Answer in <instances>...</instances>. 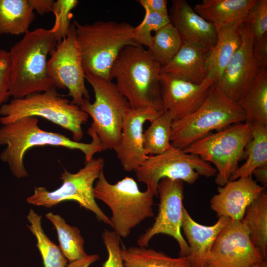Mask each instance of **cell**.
I'll return each instance as SVG.
<instances>
[{
	"instance_id": "f1b7e54d",
	"label": "cell",
	"mask_w": 267,
	"mask_h": 267,
	"mask_svg": "<svg viewBox=\"0 0 267 267\" xmlns=\"http://www.w3.org/2000/svg\"><path fill=\"white\" fill-rule=\"evenodd\" d=\"M45 217L54 226L59 240V247L69 262L88 255L84 250V239L77 227L68 224L60 215L51 212L46 214Z\"/></svg>"
},
{
	"instance_id": "83f0119b",
	"label": "cell",
	"mask_w": 267,
	"mask_h": 267,
	"mask_svg": "<svg viewBox=\"0 0 267 267\" xmlns=\"http://www.w3.org/2000/svg\"><path fill=\"white\" fill-rule=\"evenodd\" d=\"M242 221L250 231L253 245L266 260L267 256V194L264 191L247 208Z\"/></svg>"
},
{
	"instance_id": "f546056e",
	"label": "cell",
	"mask_w": 267,
	"mask_h": 267,
	"mask_svg": "<svg viewBox=\"0 0 267 267\" xmlns=\"http://www.w3.org/2000/svg\"><path fill=\"white\" fill-rule=\"evenodd\" d=\"M27 224L37 239V247L41 255L44 267H66L68 260L59 247L45 234L42 225V217L32 209L27 216Z\"/></svg>"
},
{
	"instance_id": "277c9868",
	"label": "cell",
	"mask_w": 267,
	"mask_h": 267,
	"mask_svg": "<svg viewBox=\"0 0 267 267\" xmlns=\"http://www.w3.org/2000/svg\"><path fill=\"white\" fill-rule=\"evenodd\" d=\"M73 23L85 75L112 81L111 69L121 52L129 45H138L134 27L112 21L81 24L75 20Z\"/></svg>"
},
{
	"instance_id": "5bb4252c",
	"label": "cell",
	"mask_w": 267,
	"mask_h": 267,
	"mask_svg": "<svg viewBox=\"0 0 267 267\" xmlns=\"http://www.w3.org/2000/svg\"><path fill=\"white\" fill-rule=\"evenodd\" d=\"M241 221L231 220L219 232L207 259L208 267H250L265 260Z\"/></svg>"
},
{
	"instance_id": "603a6c76",
	"label": "cell",
	"mask_w": 267,
	"mask_h": 267,
	"mask_svg": "<svg viewBox=\"0 0 267 267\" xmlns=\"http://www.w3.org/2000/svg\"><path fill=\"white\" fill-rule=\"evenodd\" d=\"M256 0H202L193 7L198 15L213 25L243 23Z\"/></svg>"
},
{
	"instance_id": "f35d334b",
	"label": "cell",
	"mask_w": 267,
	"mask_h": 267,
	"mask_svg": "<svg viewBox=\"0 0 267 267\" xmlns=\"http://www.w3.org/2000/svg\"><path fill=\"white\" fill-rule=\"evenodd\" d=\"M137 2L143 8L145 11L169 15L167 0H138Z\"/></svg>"
},
{
	"instance_id": "8fae6325",
	"label": "cell",
	"mask_w": 267,
	"mask_h": 267,
	"mask_svg": "<svg viewBox=\"0 0 267 267\" xmlns=\"http://www.w3.org/2000/svg\"><path fill=\"white\" fill-rule=\"evenodd\" d=\"M134 171L137 180L145 183L146 189L155 196L158 195V184L163 178L180 179L193 184L200 175L209 178L217 173L209 163L197 155L173 146L162 154L147 156Z\"/></svg>"
},
{
	"instance_id": "d6a6232c",
	"label": "cell",
	"mask_w": 267,
	"mask_h": 267,
	"mask_svg": "<svg viewBox=\"0 0 267 267\" xmlns=\"http://www.w3.org/2000/svg\"><path fill=\"white\" fill-rule=\"evenodd\" d=\"M169 23V15L145 11L142 21L136 27H134L135 42L138 45H144L149 48L152 42V33H155Z\"/></svg>"
},
{
	"instance_id": "d4e9b609",
	"label": "cell",
	"mask_w": 267,
	"mask_h": 267,
	"mask_svg": "<svg viewBox=\"0 0 267 267\" xmlns=\"http://www.w3.org/2000/svg\"><path fill=\"white\" fill-rule=\"evenodd\" d=\"M35 17L28 0H0V36L25 34Z\"/></svg>"
},
{
	"instance_id": "ffe728a7",
	"label": "cell",
	"mask_w": 267,
	"mask_h": 267,
	"mask_svg": "<svg viewBox=\"0 0 267 267\" xmlns=\"http://www.w3.org/2000/svg\"><path fill=\"white\" fill-rule=\"evenodd\" d=\"M221 217L213 225H204L196 222L184 207L182 210L181 228L189 248V257L192 267H204L212 245L221 230L231 221Z\"/></svg>"
},
{
	"instance_id": "ee69618b",
	"label": "cell",
	"mask_w": 267,
	"mask_h": 267,
	"mask_svg": "<svg viewBox=\"0 0 267 267\" xmlns=\"http://www.w3.org/2000/svg\"><path fill=\"white\" fill-rule=\"evenodd\" d=\"M208 267L207 266H205V267Z\"/></svg>"
},
{
	"instance_id": "4fadbf2b",
	"label": "cell",
	"mask_w": 267,
	"mask_h": 267,
	"mask_svg": "<svg viewBox=\"0 0 267 267\" xmlns=\"http://www.w3.org/2000/svg\"><path fill=\"white\" fill-rule=\"evenodd\" d=\"M160 202L157 216L153 225L137 240L140 247H148L155 235L164 234L174 238L179 247L180 256H188L189 248L181 232L183 199V181L163 178L157 186Z\"/></svg>"
},
{
	"instance_id": "8d00e7d4",
	"label": "cell",
	"mask_w": 267,
	"mask_h": 267,
	"mask_svg": "<svg viewBox=\"0 0 267 267\" xmlns=\"http://www.w3.org/2000/svg\"><path fill=\"white\" fill-rule=\"evenodd\" d=\"M10 62L9 52L0 48V107L8 100Z\"/></svg>"
},
{
	"instance_id": "8992f818",
	"label": "cell",
	"mask_w": 267,
	"mask_h": 267,
	"mask_svg": "<svg viewBox=\"0 0 267 267\" xmlns=\"http://www.w3.org/2000/svg\"><path fill=\"white\" fill-rule=\"evenodd\" d=\"M93 194L111 209V227L120 237H127L133 228L154 216V194L148 189L141 191L132 178L126 177L112 184L103 169L94 186Z\"/></svg>"
},
{
	"instance_id": "e0dca14e",
	"label": "cell",
	"mask_w": 267,
	"mask_h": 267,
	"mask_svg": "<svg viewBox=\"0 0 267 267\" xmlns=\"http://www.w3.org/2000/svg\"><path fill=\"white\" fill-rule=\"evenodd\" d=\"M242 41L214 85L228 98L237 101L257 73L252 54L253 38L242 24Z\"/></svg>"
},
{
	"instance_id": "7a4b0ae2",
	"label": "cell",
	"mask_w": 267,
	"mask_h": 267,
	"mask_svg": "<svg viewBox=\"0 0 267 267\" xmlns=\"http://www.w3.org/2000/svg\"><path fill=\"white\" fill-rule=\"evenodd\" d=\"M36 117H26L0 128V145L5 146L0 153V159L8 164L13 175L23 178L29 175L24 164L27 151L36 146H55L79 150L85 156V163L103 151L100 141L90 128L87 133L92 140L89 143L78 142L58 133L44 131L39 126Z\"/></svg>"
},
{
	"instance_id": "6da1fadb",
	"label": "cell",
	"mask_w": 267,
	"mask_h": 267,
	"mask_svg": "<svg viewBox=\"0 0 267 267\" xmlns=\"http://www.w3.org/2000/svg\"><path fill=\"white\" fill-rule=\"evenodd\" d=\"M57 45L52 29L29 31L9 52L10 62L9 95L23 98L56 87L50 78L47 56Z\"/></svg>"
},
{
	"instance_id": "836d02e7",
	"label": "cell",
	"mask_w": 267,
	"mask_h": 267,
	"mask_svg": "<svg viewBox=\"0 0 267 267\" xmlns=\"http://www.w3.org/2000/svg\"><path fill=\"white\" fill-rule=\"evenodd\" d=\"M78 3L77 0H57L54 1L52 12L55 16V22L51 29L54 32L57 44L68 35L71 25V11Z\"/></svg>"
},
{
	"instance_id": "2e32d148",
	"label": "cell",
	"mask_w": 267,
	"mask_h": 267,
	"mask_svg": "<svg viewBox=\"0 0 267 267\" xmlns=\"http://www.w3.org/2000/svg\"><path fill=\"white\" fill-rule=\"evenodd\" d=\"M163 112L147 107L131 108L128 112L120 141L114 150L125 171H134L146 159L147 155L143 148V125L147 121L151 122Z\"/></svg>"
},
{
	"instance_id": "ba28073f",
	"label": "cell",
	"mask_w": 267,
	"mask_h": 267,
	"mask_svg": "<svg viewBox=\"0 0 267 267\" xmlns=\"http://www.w3.org/2000/svg\"><path fill=\"white\" fill-rule=\"evenodd\" d=\"M85 79L92 87L95 100L84 99L81 109L92 119L90 128L97 134L103 151L115 150L120 139L125 118L132 108L111 81L89 75Z\"/></svg>"
},
{
	"instance_id": "484cf974",
	"label": "cell",
	"mask_w": 267,
	"mask_h": 267,
	"mask_svg": "<svg viewBox=\"0 0 267 267\" xmlns=\"http://www.w3.org/2000/svg\"><path fill=\"white\" fill-rule=\"evenodd\" d=\"M121 254L126 267H192L188 256L172 258L147 247H122Z\"/></svg>"
},
{
	"instance_id": "5b68a950",
	"label": "cell",
	"mask_w": 267,
	"mask_h": 267,
	"mask_svg": "<svg viewBox=\"0 0 267 267\" xmlns=\"http://www.w3.org/2000/svg\"><path fill=\"white\" fill-rule=\"evenodd\" d=\"M246 115L238 103L226 96L213 84L201 106L192 114L173 121L171 143L184 150L212 133L246 121Z\"/></svg>"
},
{
	"instance_id": "d590c367",
	"label": "cell",
	"mask_w": 267,
	"mask_h": 267,
	"mask_svg": "<svg viewBox=\"0 0 267 267\" xmlns=\"http://www.w3.org/2000/svg\"><path fill=\"white\" fill-rule=\"evenodd\" d=\"M101 236L108 253L107 259L102 267H126L121 254V237L114 231L106 229Z\"/></svg>"
},
{
	"instance_id": "7402d4cb",
	"label": "cell",
	"mask_w": 267,
	"mask_h": 267,
	"mask_svg": "<svg viewBox=\"0 0 267 267\" xmlns=\"http://www.w3.org/2000/svg\"><path fill=\"white\" fill-rule=\"evenodd\" d=\"M242 24L214 25L217 32V41L209 54V74L206 79L213 84L220 78L231 56L241 44Z\"/></svg>"
},
{
	"instance_id": "7bdbcfd3",
	"label": "cell",
	"mask_w": 267,
	"mask_h": 267,
	"mask_svg": "<svg viewBox=\"0 0 267 267\" xmlns=\"http://www.w3.org/2000/svg\"><path fill=\"white\" fill-rule=\"evenodd\" d=\"M250 267H267V260H263L252 265Z\"/></svg>"
},
{
	"instance_id": "d6986e66",
	"label": "cell",
	"mask_w": 267,
	"mask_h": 267,
	"mask_svg": "<svg viewBox=\"0 0 267 267\" xmlns=\"http://www.w3.org/2000/svg\"><path fill=\"white\" fill-rule=\"evenodd\" d=\"M169 15L182 43L196 44L211 50L217 41L215 26L196 13L185 0H173Z\"/></svg>"
},
{
	"instance_id": "b9f144b4",
	"label": "cell",
	"mask_w": 267,
	"mask_h": 267,
	"mask_svg": "<svg viewBox=\"0 0 267 267\" xmlns=\"http://www.w3.org/2000/svg\"><path fill=\"white\" fill-rule=\"evenodd\" d=\"M254 176L256 181H258L262 184L265 188L267 185V166H262L256 168L252 173Z\"/></svg>"
},
{
	"instance_id": "9a60e30c",
	"label": "cell",
	"mask_w": 267,
	"mask_h": 267,
	"mask_svg": "<svg viewBox=\"0 0 267 267\" xmlns=\"http://www.w3.org/2000/svg\"><path fill=\"white\" fill-rule=\"evenodd\" d=\"M213 84L207 80L200 84H195L160 73V85L164 110L170 113L173 121L192 114L203 103Z\"/></svg>"
},
{
	"instance_id": "1f68e13d",
	"label": "cell",
	"mask_w": 267,
	"mask_h": 267,
	"mask_svg": "<svg viewBox=\"0 0 267 267\" xmlns=\"http://www.w3.org/2000/svg\"><path fill=\"white\" fill-rule=\"evenodd\" d=\"M182 44L178 31L169 23L154 33L151 46L148 49L155 60L162 67L172 60L179 50Z\"/></svg>"
},
{
	"instance_id": "3957f363",
	"label": "cell",
	"mask_w": 267,
	"mask_h": 267,
	"mask_svg": "<svg viewBox=\"0 0 267 267\" xmlns=\"http://www.w3.org/2000/svg\"><path fill=\"white\" fill-rule=\"evenodd\" d=\"M161 65L149 49L140 45L124 48L111 71L120 92L133 109L151 108L163 112L160 76Z\"/></svg>"
},
{
	"instance_id": "52a82bcc",
	"label": "cell",
	"mask_w": 267,
	"mask_h": 267,
	"mask_svg": "<svg viewBox=\"0 0 267 267\" xmlns=\"http://www.w3.org/2000/svg\"><path fill=\"white\" fill-rule=\"evenodd\" d=\"M0 115L2 125L26 117H43L70 131L72 139L78 142L83 137L82 126L89 117L80 106L59 94L56 89L13 98L0 107Z\"/></svg>"
},
{
	"instance_id": "e575fe53",
	"label": "cell",
	"mask_w": 267,
	"mask_h": 267,
	"mask_svg": "<svg viewBox=\"0 0 267 267\" xmlns=\"http://www.w3.org/2000/svg\"><path fill=\"white\" fill-rule=\"evenodd\" d=\"M243 25L251 33L253 40L267 35V0H256L245 17Z\"/></svg>"
},
{
	"instance_id": "4316f807",
	"label": "cell",
	"mask_w": 267,
	"mask_h": 267,
	"mask_svg": "<svg viewBox=\"0 0 267 267\" xmlns=\"http://www.w3.org/2000/svg\"><path fill=\"white\" fill-rule=\"evenodd\" d=\"M252 126L251 137L244 150L246 161L238 168L229 181L252 177L256 168L267 166V126L260 124Z\"/></svg>"
},
{
	"instance_id": "30bf717a",
	"label": "cell",
	"mask_w": 267,
	"mask_h": 267,
	"mask_svg": "<svg viewBox=\"0 0 267 267\" xmlns=\"http://www.w3.org/2000/svg\"><path fill=\"white\" fill-rule=\"evenodd\" d=\"M104 160L101 157L93 158L75 173L66 169L61 173L62 185L55 190L48 191L45 187H35L32 195L26 201L38 206L51 208L62 202L73 200L81 207L93 212L99 221L111 226L110 218L95 202L93 184L103 169Z\"/></svg>"
},
{
	"instance_id": "7c38bea8",
	"label": "cell",
	"mask_w": 267,
	"mask_h": 267,
	"mask_svg": "<svg viewBox=\"0 0 267 267\" xmlns=\"http://www.w3.org/2000/svg\"><path fill=\"white\" fill-rule=\"evenodd\" d=\"M49 55L48 71L56 88L67 89L72 99L71 102L79 106L84 99L89 100L73 23L67 36Z\"/></svg>"
},
{
	"instance_id": "ab89813d",
	"label": "cell",
	"mask_w": 267,
	"mask_h": 267,
	"mask_svg": "<svg viewBox=\"0 0 267 267\" xmlns=\"http://www.w3.org/2000/svg\"><path fill=\"white\" fill-rule=\"evenodd\" d=\"M33 10H35L40 15L52 12L54 0H28Z\"/></svg>"
},
{
	"instance_id": "ac0fdd59",
	"label": "cell",
	"mask_w": 267,
	"mask_h": 267,
	"mask_svg": "<svg viewBox=\"0 0 267 267\" xmlns=\"http://www.w3.org/2000/svg\"><path fill=\"white\" fill-rule=\"evenodd\" d=\"M265 189L252 177L229 181L224 186L218 187V193L210 200L211 208L219 218L226 217L231 220L241 221L247 208Z\"/></svg>"
},
{
	"instance_id": "9c48e42d",
	"label": "cell",
	"mask_w": 267,
	"mask_h": 267,
	"mask_svg": "<svg viewBox=\"0 0 267 267\" xmlns=\"http://www.w3.org/2000/svg\"><path fill=\"white\" fill-rule=\"evenodd\" d=\"M252 129V125L246 122L233 124L215 133H210L183 151L214 164L218 172L215 182L223 186L229 181L239 167V162L244 158Z\"/></svg>"
},
{
	"instance_id": "60d3db41",
	"label": "cell",
	"mask_w": 267,
	"mask_h": 267,
	"mask_svg": "<svg viewBox=\"0 0 267 267\" xmlns=\"http://www.w3.org/2000/svg\"><path fill=\"white\" fill-rule=\"evenodd\" d=\"M99 259V256L97 254L88 255L82 259L69 262L66 267H89Z\"/></svg>"
},
{
	"instance_id": "cb8c5ba5",
	"label": "cell",
	"mask_w": 267,
	"mask_h": 267,
	"mask_svg": "<svg viewBox=\"0 0 267 267\" xmlns=\"http://www.w3.org/2000/svg\"><path fill=\"white\" fill-rule=\"evenodd\" d=\"M237 103L246 122L267 126V72L255 74Z\"/></svg>"
},
{
	"instance_id": "74e56055",
	"label": "cell",
	"mask_w": 267,
	"mask_h": 267,
	"mask_svg": "<svg viewBox=\"0 0 267 267\" xmlns=\"http://www.w3.org/2000/svg\"><path fill=\"white\" fill-rule=\"evenodd\" d=\"M252 54L257 72H267V35L253 40Z\"/></svg>"
},
{
	"instance_id": "44dd1931",
	"label": "cell",
	"mask_w": 267,
	"mask_h": 267,
	"mask_svg": "<svg viewBox=\"0 0 267 267\" xmlns=\"http://www.w3.org/2000/svg\"><path fill=\"white\" fill-rule=\"evenodd\" d=\"M210 51L198 44L182 43L172 60L161 67L160 73L200 84L208 76V57Z\"/></svg>"
},
{
	"instance_id": "4dcf8cb0",
	"label": "cell",
	"mask_w": 267,
	"mask_h": 267,
	"mask_svg": "<svg viewBox=\"0 0 267 267\" xmlns=\"http://www.w3.org/2000/svg\"><path fill=\"white\" fill-rule=\"evenodd\" d=\"M172 117L165 111L150 122V125L143 132V148L146 154L156 155L169 150L171 143Z\"/></svg>"
}]
</instances>
